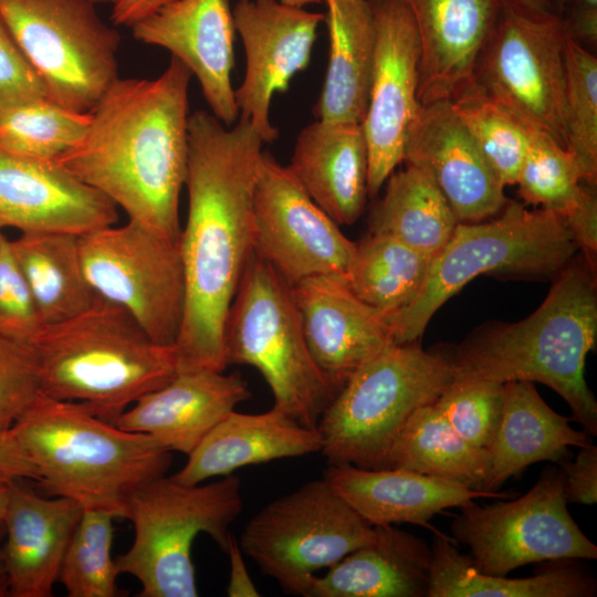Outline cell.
Masks as SVG:
<instances>
[{"label": "cell", "instance_id": "obj_13", "mask_svg": "<svg viewBox=\"0 0 597 597\" xmlns=\"http://www.w3.org/2000/svg\"><path fill=\"white\" fill-rule=\"evenodd\" d=\"M567 36L554 13L523 14L502 7L474 70V82L486 95L566 148Z\"/></svg>", "mask_w": 597, "mask_h": 597}, {"label": "cell", "instance_id": "obj_16", "mask_svg": "<svg viewBox=\"0 0 597 597\" xmlns=\"http://www.w3.org/2000/svg\"><path fill=\"white\" fill-rule=\"evenodd\" d=\"M376 50L369 98L362 123L368 150V197L378 195L404 159L409 129L420 109V44L401 0H370Z\"/></svg>", "mask_w": 597, "mask_h": 597}, {"label": "cell", "instance_id": "obj_52", "mask_svg": "<svg viewBox=\"0 0 597 597\" xmlns=\"http://www.w3.org/2000/svg\"><path fill=\"white\" fill-rule=\"evenodd\" d=\"M4 536H6V526H4V521L2 519L0 520V596L8 593L7 569H6L4 552H3Z\"/></svg>", "mask_w": 597, "mask_h": 597}, {"label": "cell", "instance_id": "obj_36", "mask_svg": "<svg viewBox=\"0 0 597 597\" xmlns=\"http://www.w3.org/2000/svg\"><path fill=\"white\" fill-rule=\"evenodd\" d=\"M450 102L503 185H516L534 128L498 104L475 82L454 95Z\"/></svg>", "mask_w": 597, "mask_h": 597}, {"label": "cell", "instance_id": "obj_32", "mask_svg": "<svg viewBox=\"0 0 597 597\" xmlns=\"http://www.w3.org/2000/svg\"><path fill=\"white\" fill-rule=\"evenodd\" d=\"M458 222L432 178L411 164L388 177L368 217L369 233L399 240L429 260L447 244Z\"/></svg>", "mask_w": 597, "mask_h": 597}, {"label": "cell", "instance_id": "obj_39", "mask_svg": "<svg viewBox=\"0 0 597 597\" xmlns=\"http://www.w3.org/2000/svg\"><path fill=\"white\" fill-rule=\"evenodd\" d=\"M516 185L525 203L562 218L579 201L587 184L574 154L534 128Z\"/></svg>", "mask_w": 597, "mask_h": 597}, {"label": "cell", "instance_id": "obj_5", "mask_svg": "<svg viewBox=\"0 0 597 597\" xmlns=\"http://www.w3.org/2000/svg\"><path fill=\"white\" fill-rule=\"evenodd\" d=\"M34 348L42 394L114 425L177 374L174 346L154 342L124 307L101 296L81 314L46 325Z\"/></svg>", "mask_w": 597, "mask_h": 597}, {"label": "cell", "instance_id": "obj_54", "mask_svg": "<svg viewBox=\"0 0 597 597\" xmlns=\"http://www.w3.org/2000/svg\"><path fill=\"white\" fill-rule=\"evenodd\" d=\"M279 1L284 4L297 7V8H303L304 6L311 4V3L323 2V0H279Z\"/></svg>", "mask_w": 597, "mask_h": 597}, {"label": "cell", "instance_id": "obj_6", "mask_svg": "<svg viewBox=\"0 0 597 597\" xmlns=\"http://www.w3.org/2000/svg\"><path fill=\"white\" fill-rule=\"evenodd\" d=\"M577 251L559 216L542 208L527 210L517 201H507L495 219L458 222L447 244L430 260L416 297L388 317L392 341H419L441 305L481 274L554 280Z\"/></svg>", "mask_w": 597, "mask_h": 597}, {"label": "cell", "instance_id": "obj_38", "mask_svg": "<svg viewBox=\"0 0 597 597\" xmlns=\"http://www.w3.org/2000/svg\"><path fill=\"white\" fill-rule=\"evenodd\" d=\"M116 515L104 509L86 507L72 536L59 582L70 597H115L121 590L119 575L112 556L113 521Z\"/></svg>", "mask_w": 597, "mask_h": 597}, {"label": "cell", "instance_id": "obj_33", "mask_svg": "<svg viewBox=\"0 0 597 597\" xmlns=\"http://www.w3.org/2000/svg\"><path fill=\"white\" fill-rule=\"evenodd\" d=\"M427 597H593L596 580L575 567L525 578L480 573L446 535L436 533Z\"/></svg>", "mask_w": 597, "mask_h": 597}, {"label": "cell", "instance_id": "obj_42", "mask_svg": "<svg viewBox=\"0 0 597 597\" xmlns=\"http://www.w3.org/2000/svg\"><path fill=\"white\" fill-rule=\"evenodd\" d=\"M41 394L34 346L0 335V432L9 431Z\"/></svg>", "mask_w": 597, "mask_h": 597}, {"label": "cell", "instance_id": "obj_34", "mask_svg": "<svg viewBox=\"0 0 597 597\" xmlns=\"http://www.w3.org/2000/svg\"><path fill=\"white\" fill-rule=\"evenodd\" d=\"M388 469H402L484 491L490 453L464 440L433 404L418 408L399 432Z\"/></svg>", "mask_w": 597, "mask_h": 597}, {"label": "cell", "instance_id": "obj_21", "mask_svg": "<svg viewBox=\"0 0 597 597\" xmlns=\"http://www.w3.org/2000/svg\"><path fill=\"white\" fill-rule=\"evenodd\" d=\"M117 207L56 161L0 149V227L77 235L115 224Z\"/></svg>", "mask_w": 597, "mask_h": 597}, {"label": "cell", "instance_id": "obj_20", "mask_svg": "<svg viewBox=\"0 0 597 597\" xmlns=\"http://www.w3.org/2000/svg\"><path fill=\"white\" fill-rule=\"evenodd\" d=\"M310 352L338 390L352 374L394 344L388 316L363 302L341 275L292 284Z\"/></svg>", "mask_w": 597, "mask_h": 597}, {"label": "cell", "instance_id": "obj_56", "mask_svg": "<svg viewBox=\"0 0 597 597\" xmlns=\"http://www.w3.org/2000/svg\"><path fill=\"white\" fill-rule=\"evenodd\" d=\"M2 237H3L2 228L0 227V241H1Z\"/></svg>", "mask_w": 597, "mask_h": 597}, {"label": "cell", "instance_id": "obj_17", "mask_svg": "<svg viewBox=\"0 0 597 597\" xmlns=\"http://www.w3.org/2000/svg\"><path fill=\"white\" fill-rule=\"evenodd\" d=\"M234 29L245 54V72L234 91L239 121L249 122L263 143L277 138L270 119L276 92H285L293 76L310 64L324 14L279 0H239L232 11Z\"/></svg>", "mask_w": 597, "mask_h": 597}, {"label": "cell", "instance_id": "obj_47", "mask_svg": "<svg viewBox=\"0 0 597 597\" xmlns=\"http://www.w3.org/2000/svg\"><path fill=\"white\" fill-rule=\"evenodd\" d=\"M553 13L562 19L567 34L583 45L597 40V0H553Z\"/></svg>", "mask_w": 597, "mask_h": 597}, {"label": "cell", "instance_id": "obj_19", "mask_svg": "<svg viewBox=\"0 0 597 597\" xmlns=\"http://www.w3.org/2000/svg\"><path fill=\"white\" fill-rule=\"evenodd\" d=\"M132 29L137 41L168 50L189 69L224 126L237 121L231 83L235 29L228 0H171Z\"/></svg>", "mask_w": 597, "mask_h": 597}, {"label": "cell", "instance_id": "obj_40", "mask_svg": "<svg viewBox=\"0 0 597 597\" xmlns=\"http://www.w3.org/2000/svg\"><path fill=\"white\" fill-rule=\"evenodd\" d=\"M567 149L576 157L584 181L597 178V59L567 36L565 44Z\"/></svg>", "mask_w": 597, "mask_h": 597}, {"label": "cell", "instance_id": "obj_8", "mask_svg": "<svg viewBox=\"0 0 597 597\" xmlns=\"http://www.w3.org/2000/svg\"><path fill=\"white\" fill-rule=\"evenodd\" d=\"M226 358L254 367L273 395V407L316 428L337 390L315 363L304 335L292 284L255 252L231 303Z\"/></svg>", "mask_w": 597, "mask_h": 597}, {"label": "cell", "instance_id": "obj_44", "mask_svg": "<svg viewBox=\"0 0 597 597\" xmlns=\"http://www.w3.org/2000/svg\"><path fill=\"white\" fill-rule=\"evenodd\" d=\"M45 97L42 80L0 13V118L22 104Z\"/></svg>", "mask_w": 597, "mask_h": 597}, {"label": "cell", "instance_id": "obj_31", "mask_svg": "<svg viewBox=\"0 0 597 597\" xmlns=\"http://www.w3.org/2000/svg\"><path fill=\"white\" fill-rule=\"evenodd\" d=\"M10 248L45 326L81 314L97 300L82 266L80 235L21 232Z\"/></svg>", "mask_w": 597, "mask_h": 597}, {"label": "cell", "instance_id": "obj_51", "mask_svg": "<svg viewBox=\"0 0 597 597\" xmlns=\"http://www.w3.org/2000/svg\"><path fill=\"white\" fill-rule=\"evenodd\" d=\"M503 8L523 14L553 13V0H500Z\"/></svg>", "mask_w": 597, "mask_h": 597}, {"label": "cell", "instance_id": "obj_29", "mask_svg": "<svg viewBox=\"0 0 597 597\" xmlns=\"http://www.w3.org/2000/svg\"><path fill=\"white\" fill-rule=\"evenodd\" d=\"M570 419L554 411L534 383L503 384V406L495 437L486 449L490 471L484 491L496 492L512 475L540 461L562 462L569 447L591 444L586 431L574 429Z\"/></svg>", "mask_w": 597, "mask_h": 597}, {"label": "cell", "instance_id": "obj_3", "mask_svg": "<svg viewBox=\"0 0 597 597\" xmlns=\"http://www.w3.org/2000/svg\"><path fill=\"white\" fill-rule=\"evenodd\" d=\"M595 268L574 258L526 318L495 323L471 334L454 352V379L541 383L569 406L573 419L597 434V400L585 379L597 342Z\"/></svg>", "mask_w": 597, "mask_h": 597}, {"label": "cell", "instance_id": "obj_22", "mask_svg": "<svg viewBox=\"0 0 597 597\" xmlns=\"http://www.w3.org/2000/svg\"><path fill=\"white\" fill-rule=\"evenodd\" d=\"M420 44L418 100L450 101L474 82L478 59L502 11L500 0H401Z\"/></svg>", "mask_w": 597, "mask_h": 597}, {"label": "cell", "instance_id": "obj_49", "mask_svg": "<svg viewBox=\"0 0 597 597\" xmlns=\"http://www.w3.org/2000/svg\"><path fill=\"white\" fill-rule=\"evenodd\" d=\"M230 561V579L227 595L230 597H258L259 590L253 584L243 559V552L233 537L226 552Z\"/></svg>", "mask_w": 597, "mask_h": 597}, {"label": "cell", "instance_id": "obj_26", "mask_svg": "<svg viewBox=\"0 0 597 597\" xmlns=\"http://www.w3.org/2000/svg\"><path fill=\"white\" fill-rule=\"evenodd\" d=\"M287 167L337 224H352L362 216L368 197V150L362 124L316 119L297 135Z\"/></svg>", "mask_w": 597, "mask_h": 597}, {"label": "cell", "instance_id": "obj_24", "mask_svg": "<svg viewBox=\"0 0 597 597\" xmlns=\"http://www.w3.org/2000/svg\"><path fill=\"white\" fill-rule=\"evenodd\" d=\"M250 398L239 373L178 371L140 397L116 420L119 428L150 434L170 451L189 454L207 433Z\"/></svg>", "mask_w": 597, "mask_h": 597}, {"label": "cell", "instance_id": "obj_43", "mask_svg": "<svg viewBox=\"0 0 597 597\" xmlns=\"http://www.w3.org/2000/svg\"><path fill=\"white\" fill-rule=\"evenodd\" d=\"M45 325L3 234L0 241V335L34 346Z\"/></svg>", "mask_w": 597, "mask_h": 597}, {"label": "cell", "instance_id": "obj_53", "mask_svg": "<svg viewBox=\"0 0 597 597\" xmlns=\"http://www.w3.org/2000/svg\"><path fill=\"white\" fill-rule=\"evenodd\" d=\"M9 476L0 473V520L4 517L8 500H9Z\"/></svg>", "mask_w": 597, "mask_h": 597}, {"label": "cell", "instance_id": "obj_14", "mask_svg": "<svg viewBox=\"0 0 597 597\" xmlns=\"http://www.w3.org/2000/svg\"><path fill=\"white\" fill-rule=\"evenodd\" d=\"M460 510L450 530L469 546L480 573L506 576L531 563L597 558V546L568 512L557 469H546L515 500L484 506L472 501Z\"/></svg>", "mask_w": 597, "mask_h": 597}, {"label": "cell", "instance_id": "obj_1", "mask_svg": "<svg viewBox=\"0 0 597 597\" xmlns=\"http://www.w3.org/2000/svg\"><path fill=\"white\" fill-rule=\"evenodd\" d=\"M263 140L249 122L226 128L211 113L188 117V212L179 248L185 312L174 343L178 371H224L229 310L254 253L253 190Z\"/></svg>", "mask_w": 597, "mask_h": 597}, {"label": "cell", "instance_id": "obj_41", "mask_svg": "<svg viewBox=\"0 0 597 597\" xmlns=\"http://www.w3.org/2000/svg\"><path fill=\"white\" fill-rule=\"evenodd\" d=\"M434 406L464 440L488 449L501 420L503 384L453 378Z\"/></svg>", "mask_w": 597, "mask_h": 597}, {"label": "cell", "instance_id": "obj_50", "mask_svg": "<svg viewBox=\"0 0 597 597\" xmlns=\"http://www.w3.org/2000/svg\"><path fill=\"white\" fill-rule=\"evenodd\" d=\"M171 0H116L112 10L114 25L133 27Z\"/></svg>", "mask_w": 597, "mask_h": 597}, {"label": "cell", "instance_id": "obj_23", "mask_svg": "<svg viewBox=\"0 0 597 597\" xmlns=\"http://www.w3.org/2000/svg\"><path fill=\"white\" fill-rule=\"evenodd\" d=\"M24 479H10L3 517L8 595L50 597L83 513L76 501L39 495Z\"/></svg>", "mask_w": 597, "mask_h": 597}, {"label": "cell", "instance_id": "obj_28", "mask_svg": "<svg viewBox=\"0 0 597 597\" xmlns=\"http://www.w3.org/2000/svg\"><path fill=\"white\" fill-rule=\"evenodd\" d=\"M374 527L369 543L312 576L303 597H427L431 548L395 525Z\"/></svg>", "mask_w": 597, "mask_h": 597}, {"label": "cell", "instance_id": "obj_46", "mask_svg": "<svg viewBox=\"0 0 597 597\" xmlns=\"http://www.w3.org/2000/svg\"><path fill=\"white\" fill-rule=\"evenodd\" d=\"M578 250L584 258L596 268L597 254V199L593 185H586L584 193L576 206L562 217Z\"/></svg>", "mask_w": 597, "mask_h": 597}, {"label": "cell", "instance_id": "obj_4", "mask_svg": "<svg viewBox=\"0 0 597 597\" xmlns=\"http://www.w3.org/2000/svg\"><path fill=\"white\" fill-rule=\"evenodd\" d=\"M10 431L46 494L116 517L125 519L133 493L166 475L171 464V451L150 434L124 430L78 404L44 394Z\"/></svg>", "mask_w": 597, "mask_h": 597}, {"label": "cell", "instance_id": "obj_18", "mask_svg": "<svg viewBox=\"0 0 597 597\" xmlns=\"http://www.w3.org/2000/svg\"><path fill=\"white\" fill-rule=\"evenodd\" d=\"M406 164L423 169L459 222H478L505 207V186L483 157L450 101L421 105L404 149Z\"/></svg>", "mask_w": 597, "mask_h": 597}, {"label": "cell", "instance_id": "obj_11", "mask_svg": "<svg viewBox=\"0 0 597 597\" xmlns=\"http://www.w3.org/2000/svg\"><path fill=\"white\" fill-rule=\"evenodd\" d=\"M374 536L375 527L322 478L262 507L244 526L239 545L286 594L303 596L316 572Z\"/></svg>", "mask_w": 597, "mask_h": 597}, {"label": "cell", "instance_id": "obj_35", "mask_svg": "<svg viewBox=\"0 0 597 597\" xmlns=\"http://www.w3.org/2000/svg\"><path fill=\"white\" fill-rule=\"evenodd\" d=\"M429 263L399 240L368 233L356 242L345 281L357 297L389 317L416 297Z\"/></svg>", "mask_w": 597, "mask_h": 597}, {"label": "cell", "instance_id": "obj_37", "mask_svg": "<svg viewBox=\"0 0 597 597\" xmlns=\"http://www.w3.org/2000/svg\"><path fill=\"white\" fill-rule=\"evenodd\" d=\"M90 122V112H76L46 97L29 102L0 118V149L55 161L82 139Z\"/></svg>", "mask_w": 597, "mask_h": 597}, {"label": "cell", "instance_id": "obj_27", "mask_svg": "<svg viewBox=\"0 0 597 597\" xmlns=\"http://www.w3.org/2000/svg\"><path fill=\"white\" fill-rule=\"evenodd\" d=\"M317 428L300 425L272 407L261 413L231 411L188 454L174 480L195 485L250 464L321 452Z\"/></svg>", "mask_w": 597, "mask_h": 597}, {"label": "cell", "instance_id": "obj_7", "mask_svg": "<svg viewBox=\"0 0 597 597\" xmlns=\"http://www.w3.org/2000/svg\"><path fill=\"white\" fill-rule=\"evenodd\" d=\"M452 380L451 353L425 350L419 341L384 348L352 374L318 421L327 464L388 469L409 417Z\"/></svg>", "mask_w": 597, "mask_h": 597}, {"label": "cell", "instance_id": "obj_9", "mask_svg": "<svg viewBox=\"0 0 597 597\" xmlns=\"http://www.w3.org/2000/svg\"><path fill=\"white\" fill-rule=\"evenodd\" d=\"M243 510L241 481L228 474L207 484L186 485L163 475L136 490L125 519L134 541L115 558L119 574L134 576L140 597H196L192 544L208 534L227 552L231 524Z\"/></svg>", "mask_w": 597, "mask_h": 597}, {"label": "cell", "instance_id": "obj_48", "mask_svg": "<svg viewBox=\"0 0 597 597\" xmlns=\"http://www.w3.org/2000/svg\"><path fill=\"white\" fill-rule=\"evenodd\" d=\"M0 473L13 479H38L33 463L10 430L0 432Z\"/></svg>", "mask_w": 597, "mask_h": 597}, {"label": "cell", "instance_id": "obj_45", "mask_svg": "<svg viewBox=\"0 0 597 597\" xmlns=\"http://www.w3.org/2000/svg\"><path fill=\"white\" fill-rule=\"evenodd\" d=\"M562 463V482L567 503L591 505L597 501V447L580 448L573 461Z\"/></svg>", "mask_w": 597, "mask_h": 597}, {"label": "cell", "instance_id": "obj_25", "mask_svg": "<svg viewBox=\"0 0 597 597\" xmlns=\"http://www.w3.org/2000/svg\"><path fill=\"white\" fill-rule=\"evenodd\" d=\"M323 479L373 526L428 521L450 507L476 499H504L505 492H488L402 469H364L327 464Z\"/></svg>", "mask_w": 597, "mask_h": 597}, {"label": "cell", "instance_id": "obj_2", "mask_svg": "<svg viewBox=\"0 0 597 597\" xmlns=\"http://www.w3.org/2000/svg\"><path fill=\"white\" fill-rule=\"evenodd\" d=\"M192 74L171 56L154 80L116 78L85 135L55 161L151 232L178 242Z\"/></svg>", "mask_w": 597, "mask_h": 597}, {"label": "cell", "instance_id": "obj_12", "mask_svg": "<svg viewBox=\"0 0 597 597\" xmlns=\"http://www.w3.org/2000/svg\"><path fill=\"white\" fill-rule=\"evenodd\" d=\"M80 254L98 296L124 307L157 344L174 345L186 302L179 241L128 220L81 234Z\"/></svg>", "mask_w": 597, "mask_h": 597}, {"label": "cell", "instance_id": "obj_30", "mask_svg": "<svg viewBox=\"0 0 597 597\" xmlns=\"http://www.w3.org/2000/svg\"><path fill=\"white\" fill-rule=\"evenodd\" d=\"M329 38L328 65L313 107L316 119L362 124L368 105L376 50L370 0H323Z\"/></svg>", "mask_w": 597, "mask_h": 597}, {"label": "cell", "instance_id": "obj_55", "mask_svg": "<svg viewBox=\"0 0 597 597\" xmlns=\"http://www.w3.org/2000/svg\"><path fill=\"white\" fill-rule=\"evenodd\" d=\"M94 3H111L114 4L116 0H91Z\"/></svg>", "mask_w": 597, "mask_h": 597}, {"label": "cell", "instance_id": "obj_15", "mask_svg": "<svg viewBox=\"0 0 597 597\" xmlns=\"http://www.w3.org/2000/svg\"><path fill=\"white\" fill-rule=\"evenodd\" d=\"M254 252L289 283L315 275L345 279L350 241L306 193L287 166L262 151L253 190Z\"/></svg>", "mask_w": 597, "mask_h": 597}, {"label": "cell", "instance_id": "obj_10", "mask_svg": "<svg viewBox=\"0 0 597 597\" xmlns=\"http://www.w3.org/2000/svg\"><path fill=\"white\" fill-rule=\"evenodd\" d=\"M91 0H0V13L49 100L90 112L118 78L121 34Z\"/></svg>", "mask_w": 597, "mask_h": 597}]
</instances>
